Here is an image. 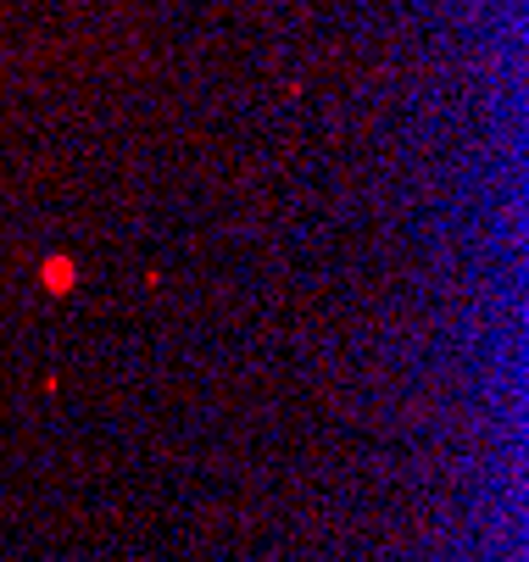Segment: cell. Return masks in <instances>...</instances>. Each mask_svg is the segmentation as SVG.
<instances>
[{
    "label": "cell",
    "instance_id": "1",
    "mask_svg": "<svg viewBox=\"0 0 529 562\" xmlns=\"http://www.w3.org/2000/svg\"><path fill=\"white\" fill-rule=\"evenodd\" d=\"M40 279H45L50 295H67V290H72V262H67V257H50V262L40 268Z\"/></svg>",
    "mask_w": 529,
    "mask_h": 562
}]
</instances>
